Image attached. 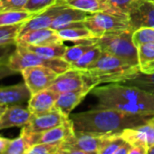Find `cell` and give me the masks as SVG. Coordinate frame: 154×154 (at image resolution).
Returning <instances> with one entry per match:
<instances>
[{
	"label": "cell",
	"mask_w": 154,
	"mask_h": 154,
	"mask_svg": "<svg viewBox=\"0 0 154 154\" xmlns=\"http://www.w3.org/2000/svg\"><path fill=\"white\" fill-rule=\"evenodd\" d=\"M34 16V14L27 11L0 12V26L23 24L32 18Z\"/></svg>",
	"instance_id": "cell-28"
},
{
	"label": "cell",
	"mask_w": 154,
	"mask_h": 154,
	"mask_svg": "<svg viewBox=\"0 0 154 154\" xmlns=\"http://www.w3.org/2000/svg\"><path fill=\"white\" fill-rule=\"evenodd\" d=\"M119 134L131 146L144 145L149 148L154 145V122L150 120L140 126L125 129Z\"/></svg>",
	"instance_id": "cell-11"
},
{
	"label": "cell",
	"mask_w": 154,
	"mask_h": 154,
	"mask_svg": "<svg viewBox=\"0 0 154 154\" xmlns=\"http://www.w3.org/2000/svg\"><path fill=\"white\" fill-rule=\"evenodd\" d=\"M61 39L64 41H71L74 43H81L87 40L96 39L94 35L85 26L81 27H70L57 31Z\"/></svg>",
	"instance_id": "cell-23"
},
{
	"label": "cell",
	"mask_w": 154,
	"mask_h": 154,
	"mask_svg": "<svg viewBox=\"0 0 154 154\" xmlns=\"http://www.w3.org/2000/svg\"><path fill=\"white\" fill-rule=\"evenodd\" d=\"M103 54L102 49L96 45L94 47L86 52L80 59L71 63V68L78 71H85L90 68Z\"/></svg>",
	"instance_id": "cell-27"
},
{
	"label": "cell",
	"mask_w": 154,
	"mask_h": 154,
	"mask_svg": "<svg viewBox=\"0 0 154 154\" xmlns=\"http://www.w3.org/2000/svg\"><path fill=\"white\" fill-rule=\"evenodd\" d=\"M69 120L70 117L63 115L60 111L54 108L47 112L32 114L30 121L22 128V130L27 132H43L62 125Z\"/></svg>",
	"instance_id": "cell-9"
},
{
	"label": "cell",
	"mask_w": 154,
	"mask_h": 154,
	"mask_svg": "<svg viewBox=\"0 0 154 154\" xmlns=\"http://www.w3.org/2000/svg\"><path fill=\"white\" fill-rule=\"evenodd\" d=\"M61 144L38 143L31 146L26 151V154H59Z\"/></svg>",
	"instance_id": "cell-35"
},
{
	"label": "cell",
	"mask_w": 154,
	"mask_h": 154,
	"mask_svg": "<svg viewBox=\"0 0 154 154\" xmlns=\"http://www.w3.org/2000/svg\"><path fill=\"white\" fill-rule=\"evenodd\" d=\"M31 116L28 107L23 104L8 106L0 118V131L12 127H24L28 123Z\"/></svg>",
	"instance_id": "cell-16"
},
{
	"label": "cell",
	"mask_w": 154,
	"mask_h": 154,
	"mask_svg": "<svg viewBox=\"0 0 154 154\" xmlns=\"http://www.w3.org/2000/svg\"><path fill=\"white\" fill-rule=\"evenodd\" d=\"M132 31L140 28H154V3L146 0L136 10L129 15Z\"/></svg>",
	"instance_id": "cell-19"
},
{
	"label": "cell",
	"mask_w": 154,
	"mask_h": 154,
	"mask_svg": "<svg viewBox=\"0 0 154 154\" xmlns=\"http://www.w3.org/2000/svg\"><path fill=\"white\" fill-rule=\"evenodd\" d=\"M148 154H154V145L148 149Z\"/></svg>",
	"instance_id": "cell-43"
},
{
	"label": "cell",
	"mask_w": 154,
	"mask_h": 154,
	"mask_svg": "<svg viewBox=\"0 0 154 154\" xmlns=\"http://www.w3.org/2000/svg\"><path fill=\"white\" fill-rule=\"evenodd\" d=\"M96 45V39L87 40L81 43H75L74 45L67 46L63 59L68 63H72L80 59L86 52Z\"/></svg>",
	"instance_id": "cell-24"
},
{
	"label": "cell",
	"mask_w": 154,
	"mask_h": 154,
	"mask_svg": "<svg viewBox=\"0 0 154 154\" xmlns=\"http://www.w3.org/2000/svg\"><path fill=\"white\" fill-rule=\"evenodd\" d=\"M149 1H152V2H154V0H149Z\"/></svg>",
	"instance_id": "cell-46"
},
{
	"label": "cell",
	"mask_w": 154,
	"mask_h": 154,
	"mask_svg": "<svg viewBox=\"0 0 154 154\" xmlns=\"http://www.w3.org/2000/svg\"><path fill=\"white\" fill-rule=\"evenodd\" d=\"M6 108H7V107H0V118H1L2 114L4 113V112H5Z\"/></svg>",
	"instance_id": "cell-44"
},
{
	"label": "cell",
	"mask_w": 154,
	"mask_h": 154,
	"mask_svg": "<svg viewBox=\"0 0 154 154\" xmlns=\"http://www.w3.org/2000/svg\"><path fill=\"white\" fill-rule=\"evenodd\" d=\"M94 88V86L88 85L75 91L60 94L57 97L54 108L60 111L63 115L70 117V114L72 110L75 109L76 106H78L83 102L86 95L91 93Z\"/></svg>",
	"instance_id": "cell-17"
},
{
	"label": "cell",
	"mask_w": 154,
	"mask_h": 154,
	"mask_svg": "<svg viewBox=\"0 0 154 154\" xmlns=\"http://www.w3.org/2000/svg\"><path fill=\"white\" fill-rule=\"evenodd\" d=\"M85 86H88V85L86 84L81 71L71 68L68 71L58 74L49 89L60 94L78 90Z\"/></svg>",
	"instance_id": "cell-12"
},
{
	"label": "cell",
	"mask_w": 154,
	"mask_h": 154,
	"mask_svg": "<svg viewBox=\"0 0 154 154\" xmlns=\"http://www.w3.org/2000/svg\"><path fill=\"white\" fill-rule=\"evenodd\" d=\"M109 133H94L75 131L74 135L66 142L61 144L63 148L78 149L87 152H97Z\"/></svg>",
	"instance_id": "cell-10"
},
{
	"label": "cell",
	"mask_w": 154,
	"mask_h": 154,
	"mask_svg": "<svg viewBox=\"0 0 154 154\" xmlns=\"http://www.w3.org/2000/svg\"><path fill=\"white\" fill-rule=\"evenodd\" d=\"M18 73L17 72L14 71L9 64H0V80L6 78V77L11 76V75H15Z\"/></svg>",
	"instance_id": "cell-38"
},
{
	"label": "cell",
	"mask_w": 154,
	"mask_h": 154,
	"mask_svg": "<svg viewBox=\"0 0 154 154\" xmlns=\"http://www.w3.org/2000/svg\"><path fill=\"white\" fill-rule=\"evenodd\" d=\"M59 154H97V152H87V151H83V150H78V149H66L61 146Z\"/></svg>",
	"instance_id": "cell-40"
},
{
	"label": "cell",
	"mask_w": 154,
	"mask_h": 154,
	"mask_svg": "<svg viewBox=\"0 0 154 154\" xmlns=\"http://www.w3.org/2000/svg\"><path fill=\"white\" fill-rule=\"evenodd\" d=\"M124 142L125 140L120 136L119 132L109 133L99 148L97 154H113Z\"/></svg>",
	"instance_id": "cell-31"
},
{
	"label": "cell",
	"mask_w": 154,
	"mask_h": 154,
	"mask_svg": "<svg viewBox=\"0 0 154 154\" xmlns=\"http://www.w3.org/2000/svg\"><path fill=\"white\" fill-rule=\"evenodd\" d=\"M153 3H154V2H153Z\"/></svg>",
	"instance_id": "cell-47"
},
{
	"label": "cell",
	"mask_w": 154,
	"mask_h": 154,
	"mask_svg": "<svg viewBox=\"0 0 154 154\" xmlns=\"http://www.w3.org/2000/svg\"><path fill=\"white\" fill-rule=\"evenodd\" d=\"M148 149L144 145H134L131 146L128 154H148Z\"/></svg>",
	"instance_id": "cell-39"
},
{
	"label": "cell",
	"mask_w": 154,
	"mask_h": 154,
	"mask_svg": "<svg viewBox=\"0 0 154 154\" xmlns=\"http://www.w3.org/2000/svg\"><path fill=\"white\" fill-rule=\"evenodd\" d=\"M84 24L96 39L106 35L131 29L129 16L114 12L89 14Z\"/></svg>",
	"instance_id": "cell-6"
},
{
	"label": "cell",
	"mask_w": 154,
	"mask_h": 154,
	"mask_svg": "<svg viewBox=\"0 0 154 154\" xmlns=\"http://www.w3.org/2000/svg\"><path fill=\"white\" fill-rule=\"evenodd\" d=\"M28 0H0V12L25 11Z\"/></svg>",
	"instance_id": "cell-36"
},
{
	"label": "cell",
	"mask_w": 154,
	"mask_h": 154,
	"mask_svg": "<svg viewBox=\"0 0 154 154\" xmlns=\"http://www.w3.org/2000/svg\"><path fill=\"white\" fill-rule=\"evenodd\" d=\"M51 44H63L57 31L44 28L29 31L17 37V45H45Z\"/></svg>",
	"instance_id": "cell-13"
},
{
	"label": "cell",
	"mask_w": 154,
	"mask_h": 154,
	"mask_svg": "<svg viewBox=\"0 0 154 154\" xmlns=\"http://www.w3.org/2000/svg\"><path fill=\"white\" fill-rule=\"evenodd\" d=\"M24 83L28 87L32 94L48 89L58 73L45 66H31L21 71Z\"/></svg>",
	"instance_id": "cell-8"
},
{
	"label": "cell",
	"mask_w": 154,
	"mask_h": 154,
	"mask_svg": "<svg viewBox=\"0 0 154 154\" xmlns=\"http://www.w3.org/2000/svg\"><path fill=\"white\" fill-rule=\"evenodd\" d=\"M8 64L17 72H21L25 68L31 66H45L54 70L58 74L71 69L70 63L62 58H46L19 45H17V48L11 55Z\"/></svg>",
	"instance_id": "cell-5"
},
{
	"label": "cell",
	"mask_w": 154,
	"mask_h": 154,
	"mask_svg": "<svg viewBox=\"0 0 154 154\" xmlns=\"http://www.w3.org/2000/svg\"><path fill=\"white\" fill-rule=\"evenodd\" d=\"M146 0H106L110 12L129 16Z\"/></svg>",
	"instance_id": "cell-26"
},
{
	"label": "cell",
	"mask_w": 154,
	"mask_h": 154,
	"mask_svg": "<svg viewBox=\"0 0 154 154\" xmlns=\"http://www.w3.org/2000/svg\"><path fill=\"white\" fill-rule=\"evenodd\" d=\"M28 148L29 145L25 136L20 133L17 138L11 140L7 149L1 154H26V151L28 149Z\"/></svg>",
	"instance_id": "cell-33"
},
{
	"label": "cell",
	"mask_w": 154,
	"mask_h": 154,
	"mask_svg": "<svg viewBox=\"0 0 154 154\" xmlns=\"http://www.w3.org/2000/svg\"><path fill=\"white\" fill-rule=\"evenodd\" d=\"M151 121H152V122H154V117H152V119H151Z\"/></svg>",
	"instance_id": "cell-45"
},
{
	"label": "cell",
	"mask_w": 154,
	"mask_h": 154,
	"mask_svg": "<svg viewBox=\"0 0 154 154\" xmlns=\"http://www.w3.org/2000/svg\"><path fill=\"white\" fill-rule=\"evenodd\" d=\"M123 85L134 86L149 93L154 94V73L146 74L140 72L133 78H131L123 83Z\"/></svg>",
	"instance_id": "cell-29"
},
{
	"label": "cell",
	"mask_w": 154,
	"mask_h": 154,
	"mask_svg": "<svg viewBox=\"0 0 154 154\" xmlns=\"http://www.w3.org/2000/svg\"><path fill=\"white\" fill-rule=\"evenodd\" d=\"M131 29L103 35L96 39L103 52L117 56L133 66H139L138 49L132 40Z\"/></svg>",
	"instance_id": "cell-4"
},
{
	"label": "cell",
	"mask_w": 154,
	"mask_h": 154,
	"mask_svg": "<svg viewBox=\"0 0 154 154\" xmlns=\"http://www.w3.org/2000/svg\"><path fill=\"white\" fill-rule=\"evenodd\" d=\"M17 48V45H8L0 46V64H8L13 53Z\"/></svg>",
	"instance_id": "cell-37"
},
{
	"label": "cell",
	"mask_w": 154,
	"mask_h": 154,
	"mask_svg": "<svg viewBox=\"0 0 154 154\" xmlns=\"http://www.w3.org/2000/svg\"><path fill=\"white\" fill-rule=\"evenodd\" d=\"M10 141H11V139H8V138L0 136V154L7 149Z\"/></svg>",
	"instance_id": "cell-42"
},
{
	"label": "cell",
	"mask_w": 154,
	"mask_h": 154,
	"mask_svg": "<svg viewBox=\"0 0 154 154\" xmlns=\"http://www.w3.org/2000/svg\"><path fill=\"white\" fill-rule=\"evenodd\" d=\"M88 85L123 84L140 72L139 66H133L122 59L103 52L101 57L87 70L81 71Z\"/></svg>",
	"instance_id": "cell-3"
},
{
	"label": "cell",
	"mask_w": 154,
	"mask_h": 154,
	"mask_svg": "<svg viewBox=\"0 0 154 154\" xmlns=\"http://www.w3.org/2000/svg\"><path fill=\"white\" fill-rule=\"evenodd\" d=\"M23 24L0 26V46L8 45H17V40Z\"/></svg>",
	"instance_id": "cell-30"
},
{
	"label": "cell",
	"mask_w": 154,
	"mask_h": 154,
	"mask_svg": "<svg viewBox=\"0 0 154 154\" xmlns=\"http://www.w3.org/2000/svg\"><path fill=\"white\" fill-rule=\"evenodd\" d=\"M65 8V6L60 4L59 2L51 7L50 8L46 9L45 11L35 15L32 18L25 22L21 27L19 35L27 33L29 31L33 30H38V29H44V28H50L51 25L54 21V19L56 17V16ZM18 35V36H19Z\"/></svg>",
	"instance_id": "cell-18"
},
{
	"label": "cell",
	"mask_w": 154,
	"mask_h": 154,
	"mask_svg": "<svg viewBox=\"0 0 154 154\" xmlns=\"http://www.w3.org/2000/svg\"><path fill=\"white\" fill-rule=\"evenodd\" d=\"M89 14L90 13L65 6V8L54 19L50 28L59 31L64 28L85 26L84 21Z\"/></svg>",
	"instance_id": "cell-15"
},
{
	"label": "cell",
	"mask_w": 154,
	"mask_h": 154,
	"mask_svg": "<svg viewBox=\"0 0 154 154\" xmlns=\"http://www.w3.org/2000/svg\"><path fill=\"white\" fill-rule=\"evenodd\" d=\"M57 3L58 0H28L25 7V11L37 15L56 5Z\"/></svg>",
	"instance_id": "cell-32"
},
{
	"label": "cell",
	"mask_w": 154,
	"mask_h": 154,
	"mask_svg": "<svg viewBox=\"0 0 154 154\" xmlns=\"http://www.w3.org/2000/svg\"><path fill=\"white\" fill-rule=\"evenodd\" d=\"M140 72L146 74L154 73V43L137 46Z\"/></svg>",
	"instance_id": "cell-22"
},
{
	"label": "cell",
	"mask_w": 154,
	"mask_h": 154,
	"mask_svg": "<svg viewBox=\"0 0 154 154\" xmlns=\"http://www.w3.org/2000/svg\"><path fill=\"white\" fill-rule=\"evenodd\" d=\"M91 94L97 99V104L94 108L154 116V94L142 89L123 84H110L94 87Z\"/></svg>",
	"instance_id": "cell-1"
},
{
	"label": "cell",
	"mask_w": 154,
	"mask_h": 154,
	"mask_svg": "<svg viewBox=\"0 0 154 154\" xmlns=\"http://www.w3.org/2000/svg\"><path fill=\"white\" fill-rule=\"evenodd\" d=\"M132 40L136 46L154 43V28H140L132 33Z\"/></svg>",
	"instance_id": "cell-34"
},
{
	"label": "cell",
	"mask_w": 154,
	"mask_h": 154,
	"mask_svg": "<svg viewBox=\"0 0 154 154\" xmlns=\"http://www.w3.org/2000/svg\"><path fill=\"white\" fill-rule=\"evenodd\" d=\"M131 148V145L125 141L113 154H128Z\"/></svg>",
	"instance_id": "cell-41"
},
{
	"label": "cell",
	"mask_w": 154,
	"mask_h": 154,
	"mask_svg": "<svg viewBox=\"0 0 154 154\" xmlns=\"http://www.w3.org/2000/svg\"><path fill=\"white\" fill-rule=\"evenodd\" d=\"M23 46L46 58H62V59L67 48V46L63 44H51L45 45H23Z\"/></svg>",
	"instance_id": "cell-25"
},
{
	"label": "cell",
	"mask_w": 154,
	"mask_h": 154,
	"mask_svg": "<svg viewBox=\"0 0 154 154\" xmlns=\"http://www.w3.org/2000/svg\"><path fill=\"white\" fill-rule=\"evenodd\" d=\"M20 133L25 136L30 148L31 146L38 143L63 144L74 135L75 131L72 122L70 119L63 124L56 126L43 132H27L21 130Z\"/></svg>",
	"instance_id": "cell-7"
},
{
	"label": "cell",
	"mask_w": 154,
	"mask_h": 154,
	"mask_svg": "<svg viewBox=\"0 0 154 154\" xmlns=\"http://www.w3.org/2000/svg\"><path fill=\"white\" fill-rule=\"evenodd\" d=\"M32 94L25 83L0 86V107H8L28 103Z\"/></svg>",
	"instance_id": "cell-14"
},
{
	"label": "cell",
	"mask_w": 154,
	"mask_h": 154,
	"mask_svg": "<svg viewBox=\"0 0 154 154\" xmlns=\"http://www.w3.org/2000/svg\"><path fill=\"white\" fill-rule=\"evenodd\" d=\"M58 95V94L49 88L34 94L28 101V110L32 114L47 112L54 108Z\"/></svg>",
	"instance_id": "cell-20"
},
{
	"label": "cell",
	"mask_w": 154,
	"mask_h": 154,
	"mask_svg": "<svg viewBox=\"0 0 154 154\" xmlns=\"http://www.w3.org/2000/svg\"><path fill=\"white\" fill-rule=\"evenodd\" d=\"M63 6L79 9L90 14L97 12H110L106 0H58Z\"/></svg>",
	"instance_id": "cell-21"
},
{
	"label": "cell",
	"mask_w": 154,
	"mask_h": 154,
	"mask_svg": "<svg viewBox=\"0 0 154 154\" xmlns=\"http://www.w3.org/2000/svg\"><path fill=\"white\" fill-rule=\"evenodd\" d=\"M154 116L132 114L114 109L93 108L71 116L75 131L117 133L149 122Z\"/></svg>",
	"instance_id": "cell-2"
}]
</instances>
